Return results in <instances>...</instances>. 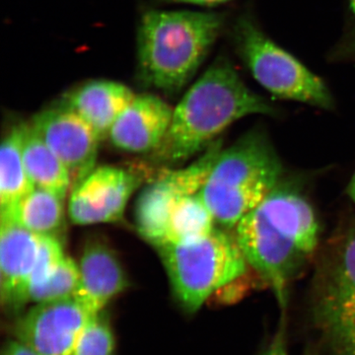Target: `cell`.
<instances>
[{
	"mask_svg": "<svg viewBox=\"0 0 355 355\" xmlns=\"http://www.w3.org/2000/svg\"><path fill=\"white\" fill-rule=\"evenodd\" d=\"M216 225L214 216L200 193L189 196L171 210L153 246L200 241L209 235Z\"/></svg>",
	"mask_w": 355,
	"mask_h": 355,
	"instance_id": "19",
	"label": "cell"
},
{
	"mask_svg": "<svg viewBox=\"0 0 355 355\" xmlns=\"http://www.w3.org/2000/svg\"><path fill=\"white\" fill-rule=\"evenodd\" d=\"M91 315L73 297L39 303L15 324L17 342L40 355H71Z\"/></svg>",
	"mask_w": 355,
	"mask_h": 355,
	"instance_id": "11",
	"label": "cell"
},
{
	"mask_svg": "<svg viewBox=\"0 0 355 355\" xmlns=\"http://www.w3.org/2000/svg\"><path fill=\"white\" fill-rule=\"evenodd\" d=\"M79 282L73 298L91 315L105 308L128 286L118 257L101 240L86 243L78 263Z\"/></svg>",
	"mask_w": 355,
	"mask_h": 355,
	"instance_id": "14",
	"label": "cell"
},
{
	"mask_svg": "<svg viewBox=\"0 0 355 355\" xmlns=\"http://www.w3.org/2000/svg\"><path fill=\"white\" fill-rule=\"evenodd\" d=\"M303 355H319L316 347H309L306 349L304 354Z\"/></svg>",
	"mask_w": 355,
	"mask_h": 355,
	"instance_id": "29",
	"label": "cell"
},
{
	"mask_svg": "<svg viewBox=\"0 0 355 355\" xmlns=\"http://www.w3.org/2000/svg\"><path fill=\"white\" fill-rule=\"evenodd\" d=\"M233 41L257 83L275 98L324 110L335 107L326 83L268 38L249 16H241L235 23Z\"/></svg>",
	"mask_w": 355,
	"mask_h": 355,
	"instance_id": "6",
	"label": "cell"
},
{
	"mask_svg": "<svg viewBox=\"0 0 355 355\" xmlns=\"http://www.w3.org/2000/svg\"><path fill=\"white\" fill-rule=\"evenodd\" d=\"M135 97L132 89L123 84L94 80L70 91L60 105L78 114L102 142L109 139L114 123Z\"/></svg>",
	"mask_w": 355,
	"mask_h": 355,
	"instance_id": "15",
	"label": "cell"
},
{
	"mask_svg": "<svg viewBox=\"0 0 355 355\" xmlns=\"http://www.w3.org/2000/svg\"><path fill=\"white\" fill-rule=\"evenodd\" d=\"M350 4H352V10H354L355 14V0H350ZM347 50H349V55H354L355 58V35L354 38L350 40L349 48H347Z\"/></svg>",
	"mask_w": 355,
	"mask_h": 355,
	"instance_id": "28",
	"label": "cell"
},
{
	"mask_svg": "<svg viewBox=\"0 0 355 355\" xmlns=\"http://www.w3.org/2000/svg\"><path fill=\"white\" fill-rule=\"evenodd\" d=\"M311 309L331 355H355V227L327 247L313 279Z\"/></svg>",
	"mask_w": 355,
	"mask_h": 355,
	"instance_id": "5",
	"label": "cell"
},
{
	"mask_svg": "<svg viewBox=\"0 0 355 355\" xmlns=\"http://www.w3.org/2000/svg\"><path fill=\"white\" fill-rule=\"evenodd\" d=\"M114 336L106 312L90 318L77 338L71 355H114Z\"/></svg>",
	"mask_w": 355,
	"mask_h": 355,
	"instance_id": "22",
	"label": "cell"
},
{
	"mask_svg": "<svg viewBox=\"0 0 355 355\" xmlns=\"http://www.w3.org/2000/svg\"><path fill=\"white\" fill-rule=\"evenodd\" d=\"M347 191L350 200H352V202H354V205H355V171L354 175H352V179H350Z\"/></svg>",
	"mask_w": 355,
	"mask_h": 355,
	"instance_id": "27",
	"label": "cell"
},
{
	"mask_svg": "<svg viewBox=\"0 0 355 355\" xmlns=\"http://www.w3.org/2000/svg\"><path fill=\"white\" fill-rule=\"evenodd\" d=\"M173 293L182 308L195 314L214 293L243 279L248 263L234 233L214 228L200 241L155 247Z\"/></svg>",
	"mask_w": 355,
	"mask_h": 355,
	"instance_id": "4",
	"label": "cell"
},
{
	"mask_svg": "<svg viewBox=\"0 0 355 355\" xmlns=\"http://www.w3.org/2000/svg\"><path fill=\"white\" fill-rule=\"evenodd\" d=\"M78 282V265L67 256L55 272L43 284L30 292V303L39 304L73 297Z\"/></svg>",
	"mask_w": 355,
	"mask_h": 355,
	"instance_id": "21",
	"label": "cell"
},
{
	"mask_svg": "<svg viewBox=\"0 0 355 355\" xmlns=\"http://www.w3.org/2000/svg\"><path fill=\"white\" fill-rule=\"evenodd\" d=\"M265 98L248 87L234 65L220 58L182 98L160 146L150 154L156 164H181L205 153L235 121L251 114H275Z\"/></svg>",
	"mask_w": 355,
	"mask_h": 355,
	"instance_id": "1",
	"label": "cell"
},
{
	"mask_svg": "<svg viewBox=\"0 0 355 355\" xmlns=\"http://www.w3.org/2000/svg\"><path fill=\"white\" fill-rule=\"evenodd\" d=\"M30 125L67 168L70 191L94 171L101 141L78 114L58 104L35 114Z\"/></svg>",
	"mask_w": 355,
	"mask_h": 355,
	"instance_id": "10",
	"label": "cell"
},
{
	"mask_svg": "<svg viewBox=\"0 0 355 355\" xmlns=\"http://www.w3.org/2000/svg\"><path fill=\"white\" fill-rule=\"evenodd\" d=\"M233 230L250 268L270 287L286 312L292 282L311 257L258 209L243 217Z\"/></svg>",
	"mask_w": 355,
	"mask_h": 355,
	"instance_id": "7",
	"label": "cell"
},
{
	"mask_svg": "<svg viewBox=\"0 0 355 355\" xmlns=\"http://www.w3.org/2000/svg\"><path fill=\"white\" fill-rule=\"evenodd\" d=\"M23 159L35 188L50 191L64 200L71 189L69 171L30 123H25Z\"/></svg>",
	"mask_w": 355,
	"mask_h": 355,
	"instance_id": "17",
	"label": "cell"
},
{
	"mask_svg": "<svg viewBox=\"0 0 355 355\" xmlns=\"http://www.w3.org/2000/svg\"><path fill=\"white\" fill-rule=\"evenodd\" d=\"M167 2H174V3L193 4V6H216L219 4L226 3L231 0H165Z\"/></svg>",
	"mask_w": 355,
	"mask_h": 355,
	"instance_id": "26",
	"label": "cell"
},
{
	"mask_svg": "<svg viewBox=\"0 0 355 355\" xmlns=\"http://www.w3.org/2000/svg\"><path fill=\"white\" fill-rule=\"evenodd\" d=\"M24 123L9 128L0 147V212L12 209L34 190L23 159Z\"/></svg>",
	"mask_w": 355,
	"mask_h": 355,
	"instance_id": "20",
	"label": "cell"
},
{
	"mask_svg": "<svg viewBox=\"0 0 355 355\" xmlns=\"http://www.w3.org/2000/svg\"><path fill=\"white\" fill-rule=\"evenodd\" d=\"M65 257L62 241L49 236H39L38 254L33 270L29 294L55 272Z\"/></svg>",
	"mask_w": 355,
	"mask_h": 355,
	"instance_id": "23",
	"label": "cell"
},
{
	"mask_svg": "<svg viewBox=\"0 0 355 355\" xmlns=\"http://www.w3.org/2000/svg\"><path fill=\"white\" fill-rule=\"evenodd\" d=\"M38 247V235L10 217L0 216V298L8 314H21L30 303Z\"/></svg>",
	"mask_w": 355,
	"mask_h": 355,
	"instance_id": "12",
	"label": "cell"
},
{
	"mask_svg": "<svg viewBox=\"0 0 355 355\" xmlns=\"http://www.w3.org/2000/svg\"><path fill=\"white\" fill-rule=\"evenodd\" d=\"M261 355H288L287 349L286 318L282 316L277 333Z\"/></svg>",
	"mask_w": 355,
	"mask_h": 355,
	"instance_id": "24",
	"label": "cell"
},
{
	"mask_svg": "<svg viewBox=\"0 0 355 355\" xmlns=\"http://www.w3.org/2000/svg\"><path fill=\"white\" fill-rule=\"evenodd\" d=\"M282 173L268 135L251 130L221 151L200 195L216 225L232 230L270 195Z\"/></svg>",
	"mask_w": 355,
	"mask_h": 355,
	"instance_id": "3",
	"label": "cell"
},
{
	"mask_svg": "<svg viewBox=\"0 0 355 355\" xmlns=\"http://www.w3.org/2000/svg\"><path fill=\"white\" fill-rule=\"evenodd\" d=\"M220 14L151 10L139 30L140 79L173 94L188 84L223 29Z\"/></svg>",
	"mask_w": 355,
	"mask_h": 355,
	"instance_id": "2",
	"label": "cell"
},
{
	"mask_svg": "<svg viewBox=\"0 0 355 355\" xmlns=\"http://www.w3.org/2000/svg\"><path fill=\"white\" fill-rule=\"evenodd\" d=\"M64 202L50 191L35 188L12 209L0 212V216L10 217L34 234L62 241L65 223Z\"/></svg>",
	"mask_w": 355,
	"mask_h": 355,
	"instance_id": "18",
	"label": "cell"
},
{
	"mask_svg": "<svg viewBox=\"0 0 355 355\" xmlns=\"http://www.w3.org/2000/svg\"><path fill=\"white\" fill-rule=\"evenodd\" d=\"M144 180V172L103 166L70 191L69 216L76 225L112 223L123 219L125 207Z\"/></svg>",
	"mask_w": 355,
	"mask_h": 355,
	"instance_id": "9",
	"label": "cell"
},
{
	"mask_svg": "<svg viewBox=\"0 0 355 355\" xmlns=\"http://www.w3.org/2000/svg\"><path fill=\"white\" fill-rule=\"evenodd\" d=\"M174 109L154 95L137 96L114 123L109 140L116 148L150 155L162 144Z\"/></svg>",
	"mask_w": 355,
	"mask_h": 355,
	"instance_id": "13",
	"label": "cell"
},
{
	"mask_svg": "<svg viewBox=\"0 0 355 355\" xmlns=\"http://www.w3.org/2000/svg\"><path fill=\"white\" fill-rule=\"evenodd\" d=\"M221 151L219 139L190 166L177 170L163 169L142 190L135 205V225L137 232L149 244L156 241L166 218L178 203L200 193Z\"/></svg>",
	"mask_w": 355,
	"mask_h": 355,
	"instance_id": "8",
	"label": "cell"
},
{
	"mask_svg": "<svg viewBox=\"0 0 355 355\" xmlns=\"http://www.w3.org/2000/svg\"><path fill=\"white\" fill-rule=\"evenodd\" d=\"M257 209L286 231L308 256L314 254L319 244V223L312 205L296 184L282 179Z\"/></svg>",
	"mask_w": 355,
	"mask_h": 355,
	"instance_id": "16",
	"label": "cell"
},
{
	"mask_svg": "<svg viewBox=\"0 0 355 355\" xmlns=\"http://www.w3.org/2000/svg\"><path fill=\"white\" fill-rule=\"evenodd\" d=\"M3 355H40L35 352L34 350L30 349L29 347L17 342H11L7 345L4 350Z\"/></svg>",
	"mask_w": 355,
	"mask_h": 355,
	"instance_id": "25",
	"label": "cell"
}]
</instances>
